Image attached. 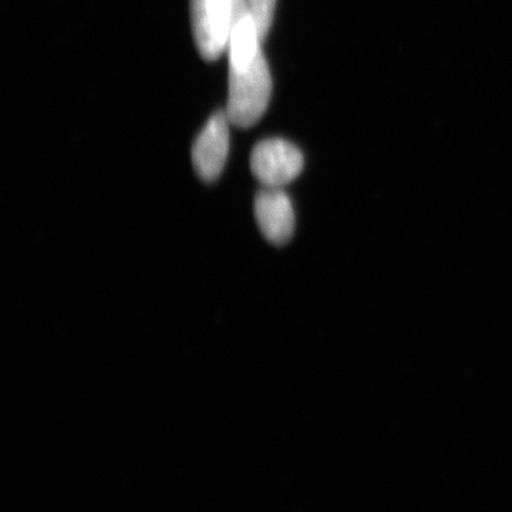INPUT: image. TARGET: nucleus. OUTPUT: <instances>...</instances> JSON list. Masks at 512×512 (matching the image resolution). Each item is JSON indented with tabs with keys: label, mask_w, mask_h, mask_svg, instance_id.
I'll use <instances>...</instances> for the list:
<instances>
[{
	"label": "nucleus",
	"mask_w": 512,
	"mask_h": 512,
	"mask_svg": "<svg viewBox=\"0 0 512 512\" xmlns=\"http://www.w3.org/2000/svg\"><path fill=\"white\" fill-rule=\"evenodd\" d=\"M249 15L254 19L262 40L265 39L274 20L276 0H247Z\"/></svg>",
	"instance_id": "7"
},
{
	"label": "nucleus",
	"mask_w": 512,
	"mask_h": 512,
	"mask_svg": "<svg viewBox=\"0 0 512 512\" xmlns=\"http://www.w3.org/2000/svg\"><path fill=\"white\" fill-rule=\"evenodd\" d=\"M305 157L295 144L282 138H268L256 144L251 170L264 187L284 188L301 175Z\"/></svg>",
	"instance_id": "3"
},
{
	"label": "nucleus",
	"mask_w": 512,
	"mask_h": 512,
	"mask_svg": "<svg viewBox=\"0 0 512 512\" xmlns=\"http://www.w3.org/2000/svg\"><path fill=\"white\" fill-rule=\"evenodd\" d=\"M255 220L259 231L271 244H288L295 232V210L282 188L264 187L255 197Z\"/></svg>",
	"instance_id": "5"
},
{
	"label": "nucleus",
	"mask_w": 512,
	"mask_h": 512,
	"mask_svg": "<svg viewBox=\"0 0 512 512\" xmlns=\"http://www.w3.org/2000/svg\"><path fill=\"white\" fill-rule=\"evenodd\" d=\"M261 43L262 37L249 13L235 20L228 40L229 67L242 69L249 66L262 52Z\"/></svg>",
	"instance_id": "6"
},
{
	"label": "nucleus",
	"mask_w": 512,
	"mask_h": 512,
	"mask_svg": "<svg viewBox=\"0 0 512 512\" xmlns=\"http://www.w3.org/2000/svg\"><path fill=\"white\" fill-rule=\"evenodd\" d=\"M229 120L227 111L212 114L192 146V165L205 183L218 180L229 151Z\"/></svg>",
	"instance_id": "4"
},
{
	"label": "nucleus",
	"mask_w": 512,
	"mask_h": 512,
	"mask_svg": "<svg viewBox=\"0 0 512 512\" xmlns=\"http://www.w3.org/2000/svg\"><path fill=\"white\" fill-rule=\"evenodd\" d=\"M248 13L247 0H191L192 30L202 59H220L235 20Z\"/></svg>",
	"instance_id": "2"
},
{
	"label": "nucleus",
	"mask_w": 512,
	"mask_h": 512,
	"mask_svg": "<svg viewBox=\"0 0 512 512\" xmlns=\"http://www.w3.org/2000/svg\"><path fill=\"white\" fill-rule=\"evenodd\" d=\"M271 94L272 77L264 52L247 67H229L227 114L234 126L248 128L258 123Z\"/></svg>",
	"instance_id": "1"
}]
</instances>
